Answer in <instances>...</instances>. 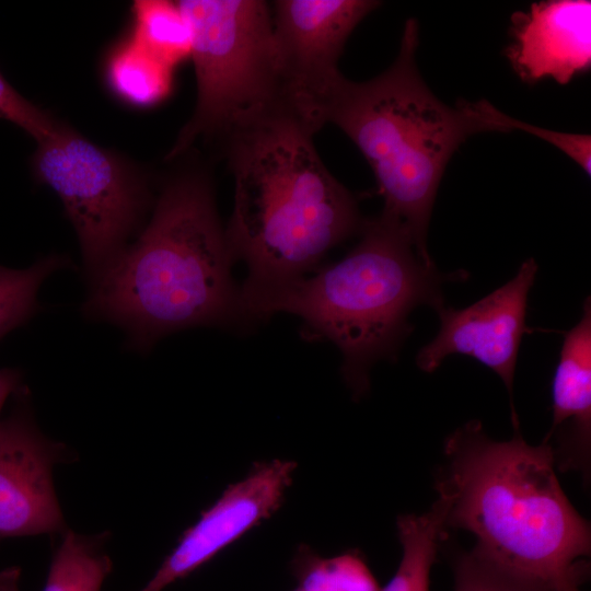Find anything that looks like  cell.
Here are the masks:
<instances>
[{"label":"cell","mask_w":591,"mask_h":591,"mask_svg":"<svg viewBox=\"0 0 591 591\" xmlns=\"http://www.w3.org/2000/svg\"><path fill=\"white\" fill-rule=\"evenodd\" d=\"M65 454L27 414L0 421V537L63 531L53 468Z\"/></svg>","instance_id":"8fae6325"},{"label":"cell","mask_w":591,"mask_h":591,"mask_svg":"<svg viewBox=\"0 0 591 591\" xmlns=\"http://www.w3.org/2000/svg\"><path fill=\"white\" fill-rule=\"evenodd\" d=\"M33 174L61 200L81 247L90 286L129 245L149 205L146 182L119 155L71 127L37 143Z\"/></svg>","instance_id":"52a82bcc"},{"label":"cell","mask_w":591,"mask_h":591,"mask_svg":"<svg viewBox=\"0 0 591 591\" xmlns=\"http://www.w3.org/2000/svg\"><path fill=\"white\" fill-rule=\"evenodd\" d=\"M402 545L398 568L380 591H429L430 571L441 542L447 540L444 508L437 499L422 514H404L397 519Z\"/></svg>","instance_id":"9a60e30c"},{"label":"cell","mask_w":591,"mask_h":591,"mask_svg":"<svg viewBox=\"0 0 591 591\" xmlns=\"http://www.w3.org/2000/svg\"><path fill=\"white\" fill-rule=\"evenodd\" d=\"M294 468V462L283 460L256 465L184 532L173 552L138 591H162L271 515L283 499Z\"/></svg>","instance_id":"30bf717a"},{"label":"cell","mask_w":591,"mask_h":591,"mask_svg":"<svg viewBox=\"0 0 591 591\" xmlns=\"http://www.w3.org/2000/svg\"><path fill=\"white\" fill-rule=\"evenodd\" d=\"M131 13L129 36L152 57L173 70L190 58L192 27L177 1L138 0Z\"/></svg>","instance_id":"2e32d148"},{"label":"cell","mask_w":591,"mask_h":591,"mask_svg":"<svg viewBox=\"0 0 591 591\" xmlns=\"http://www.w3.org/2000/svg\"><path fill=\"white\" fill-rule=\"evenodd\" d=\"M21 570L9 567L0 570V591H20Z\"/></svg>","instance_id":"cb8c5ba5"},{"label":"cell","mask_w":591,"mask_h":591,"mask_svg":"<svg viewBox=\"0 0 591 591\" xmlns=\"http://www.w3.org/2000/svg\"><path fill=\"white\" fill-rule=\"evenodd\" d=\"M468 111L486 131H510L513 129L532 134L561 150L579 166L591 174V136L559 132L541 128L519 119H514L485 100L467 102Z\"/></svg>","instance_id":"44dd1931"},{"label":"cell","mask_w":591,"mask_h":591,"mask_svg":"<svg viewBox=\"0 0 591 591\" xmlns=\"http://www.w3.org/2000/svg\"><path fill=\"white\" fill-rule=\"evenodd\" d=\"M297 591H301V590L298 589Z\"/></svg>","instance_id":"d4e9b609"},{"label":"cell","mask_w":591,"mask_h":591,"mask_svg":"<svg viewBox=\"0 0 591 591\" xmlns=\"http://www.w3.org/2000/svg\"><path fill=\"white\" fill-rule=\"evenodd\" d=\"M0 118L42 142L55 136L63 123L20 94L0 72Z\"/></svg>","instance_id":"7402d4cb"},{"label":"cell","mask_w":591,"mask_h":591,"mask_svg":"<svg viewBox=\"0 0 591 591\" xmlns=\"http://www.w3.org/2000/svg\"><path fill=\"white\" fill-rule=\"evenodd\" d=\"M101 535L63 534L53 557L43 591H101L112 569Z\"/></svg>","instance_id":"e0dca14e"},{"label":"cell","mask_w":591,"mask_h":591,"mask_svg":"<svg viewBox=\"0 0 591 591\" xmlns=\"http://www.w3.org/2000/svg\"><path fill=\"white\" fill-rule=\"evenodd\" d=\"M553 421L543 440L555 466L578 471L586 478L591 456V304L564 337L552 383Z\"/></svg>","instance_id":"4fadbf2b"},{"label":"cell","mask_w":591,"mask_h":591,"mask_svg":"<svg viewBox=\"0 0 591 591\" xmlns=\"http://www.w3.org/2000/svg\"><path fill=\"white\" fill-rule=\"evenodd\" d=\"M507 58L528 83L553 78L567 84L591 65V2L548 0L511 16Z\"/></svg>","instance_id":"7c38bea8"},{"label":"cell","mask_w":591,"mask_h":591,"mask_svg":"<svg viewBox=\"0 0 591 591\" xmlns=\"http://www.w3.org/2000/svg\"><path fill=\"white\" fill-rule=\"evenodd\" d=\"M380 5L372 0H279L273 31L283 102L315 132L343 74L338 60L354 28Z\"/></svg>","instance_id":"ba28073f"},{"label":"cell","mask_w":591,"mask_h":591,"mask_svg":"<svg viewBox=\"0 0 591 591\" xmlns=\"http://www.w3.org/2000/svg\"><path fill=\"white\" fill-rule=\"evenodd\" d=\"M21 374L14 369H0V412L8 397L18 389Z\"/></svg>","instance_id":"603a6c76"},{"label":"cell","mask_w":591,"mask_h":591,"mask_svg":"<svg viewBox=\"0 0 591 591\" xmlns=\"http://www.w3.org/2000/svg\"><path fill=\"white\" fill-rule=\"evenodd\" d=\"M417 46L418 23L408 19L392 66L366 82L343 76L323 119L343 130L371 166L384 200L381 213L406 232L425 263L433 264L427 233L442 175L465 139L485 128L465 101L451 107L430 91L416 65Z\"/></svg>","instance_id":"5b68a950"},{"label":"cell","mask_w":591,"mask_h":591,"mask_svg":"<svg viewBox=\"0 0 591 591\" xmlns=\"http://www.w3.org/2000/svg\"><path fill=\"white\" fill-rule=\"evenodd\" d=\"M177 2L193 33L197 102L169 158L181 155L198 138L222 139L251 115L285 104L273 15L266 1Z\"/></svg>","instance_id":"8992f818"},{"label":"cell","mask_w":591,"mask_h":591,"mask_svg":"<svg viewBox=\"0 0 591 591\" xmlns=\"http://www.w3.org/2000/svg\"><path fill=\"white\" fill-rule=\"evenodd\" d=\"M359 243L339 262L268 296L251 311L253 324L275 313L301 318L304 338L332 341L354 397L364 395L371 367L393 359L412 331L410 312L444 306L442 285L465 271L441 274L425 263L406 232L382 213L363 220Z\"/></svg>","instance_id":"277c9868"},{"label":"cell","mask_w":591,"mask_h":591,"mask_svg":"<svg viewBox=\"0 0 591 591\" xmlns=\"http://www.w3.org/2000/svg\"><path fill=\"white\" fill-rule=\"evenodd\" d=\"M536 273V262L529 258L511 280L479 301L464 309H439V331L416 356L418 368L427 373H432L452 355L468 356L491 369L509 393L515 430L519 419L513 406V380L520 344L529 329L528 297Z\"/></svg>","instance_id":"9c48e42d"},{"label":"cell","mask_w":591,"mask_h":591,"mask_svg":"<svg viewBox=\"0 0 591 591\" xmlns=\"http://www.w3.org/2000/svg\"><path fill=\"white\" fill-rule=\"evenodd\" d=\"M234 262L207 172H179L138 239L90 286L82 313L119 326L127 347L141 352L190 327L244 329L252 325L231 276Z\"/></svg>","instance_id":"7a4b0ae2"},{"label":"cell","mask_w":591,"mask_h":591,"mask_svg":"<svg viewBox=\"0 0 591 591\" xmlns=\"http://www.w3.org/2000/svg\"><path fill=\"white\" fill-rule=\"evenodd\" d=\"M104 77L111 92L135 108H150L165 101L174 84V70L165 66L130 36L108 51Z\"/></svg>","instance_id":"5bb4252c"},{"label":"cell","mask_w":591,"mask_h":591,"mask_svg":"<svg viewBox=\"0 0 591 591\" xmlns=\"http://www.w3.org/2000/svg\"><path fill=\"white\" fill-rule=\"evenodd\" d=\"M65 255L53 254L24 269L0 265V338L23 325L40 309L37 291L53 273L71 267Z\"/></svg>","instance_id":"ac0fdd59"},{"label":"cell","mask_w":591,"mask_h":591,"mask_svg":"<svg viewBox=\"0 0 591 591\" xmlns=\"http://www.w3.org/2000/svg\"><path fill=\"white\" fill-rule=\"evenodd\" d=\"M316 132L283 104L251 115L223 138L234 178L225 235L248 269L241 297L252 309L305 277L363 220L356 198L326 169Z\"/></svg>","instance_id":"6da1fadb"},{"label":"cell","mask_w":591,"mask_h":591,"mask_svg":"<svg viewBox=\"0 0 591 591\" xmlns=\"http://www.w3.org/2000/svg\"><path fill=\"white\" fill-rule=\"evenodd\" d=\"M552 449L519 432L495 441L471 420L444 442L436 490L444 525L474 534L473 548L558 591H581L589 577V522L565 495Z\"/></svg>","instance_id":"3957f363"},{"label":"cell","mask_w":591,"mask_h":591,"mask_svg":"<svg viewBox=\"0 0 591 591\" xmlns=\"http://www.w3.org/2000/svg\"><path fill=\"white\" fill-rule=\"evenodd\" d=\"M454 591H558L551 584L498 565L474 549L452 559Z\"/></svg>","instance_id":"d6986e66"},{"label":"cell","mask_w":591,"mask_h":591,"mask_svg":"<svg viewBox=\"0 0 591 591\" xmlns=\"http://www.w3.org/2000/svg\"><path fill=\"white\" fill-rule=\"evenodd\" d=\"M301 591H380L364 561L355 554L309 558L300 570Z\"/></svg>","instance_id":"ffe728a7"}]
</instances>
